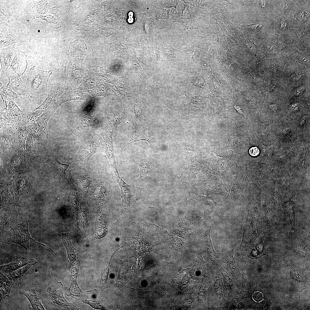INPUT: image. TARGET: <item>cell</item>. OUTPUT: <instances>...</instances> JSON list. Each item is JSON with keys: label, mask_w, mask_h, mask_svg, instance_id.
I'll return each mask as SVG.
<instances>
[{"label": "cell", "mask_w": 310, "mask_h": 310, "mask_svg": "<svg viewBox=\"0 0 310 310\" xmlns=\"http://www.w3.org/2000/svg\"><path fill=\"white\" fill-rule=\"evenodd\" d=\"M77 142L80 145V148L74 156V159L80 165H87L91 157L96 152L95 142L89 133L80 131L78 134Z\"/></svg>", "instance_id": "3957f363"}, {"label": "cell", "mask_w": 310, "mask_h": 310, "mask_svg": "<svg viewBox=\"0 0 310 310\" xmlns=\"http://www.w3.org/2000/svg\"><path fill=\"white\" fill-rule=\"evenodd\" d=\"M113 131H106L101 133L96 144V151L105 153L109 158L112 167L115 162L114 155L112 135Z\"/></svg>", "instance_id": "ba28073f"}, {"label": "cell", "mask_w": 310, "mask_h": 310, "mask_svg": "<svg viewBox=\"0 0 310 310\" xmlns=\"http://www.w3.org/2000/svg\"><path fill=\"white\" fill-rule=\"evenodd\" d=\"M115 122L112 125V131L115 132L117 131L118 125L122 122L124 117L123 110L121 108L115 109L113 111Z\"/></svg>", "instance_id": "44dd1931"}, {"label": "cell", "mask_w": 310, "mask_h": 310, "mask_svg": "<svg viewBox=\"0 0 310 310\" xmlns=\"http://www.w3.org/2000/svg\"><path fill=\"white\" fill-rule=\"evenodd\" d=\"M15 44L0 47V63L1 68L5 70L10 65L14 56Z\"/></svg>", "instance_id": "9a60e30c"}, {"label": "cell", "mask_w": 310, "mask_h": 310, "mask_svg": "<svg viewBox=\"0 0 310 310\" xmlns=\"http://www.w3.org/2000/svg\"><path fill=\"white\" fill-rule=\"evenodd\" d=\"M14 99H9L3 101L6 107L0 110V125L9 124L13 125L22 118L23 111L15 104Z\"/></svg>", "instance_id": "8992f818"}, {"label": "cell", "mask_w": 310, "mask_h": 310, "mask_svg": "<svg viewBox=\"0 0 310 310\" xmlns=\"http://www.w3.org/2000/svg\"><path fill=\"white\" fill-rule=\"evenodd\" d=\"M29 222V220L27 219L20 224L13 226L7 234L8 242L15 243L21 245L26 249L27 252L30 249L29 241L31 240L37 243L47 247L44 244L36 242L31 238L28 231Z\"/></svg>", "instance_id": "277c9868"}, {"label": "cell", "mask_w": 310, "mask_h": 310, "mask_svg": "<svg viewBox=\"0 0 310 310\" xmlns=\"http://www.w3.org/2000/svg\"><path fill=\"white\" fill-rule=\"evenodd\" d=\"M30 71L25 84L27 94L31 98L42 96L47 91V83L52 71L42 70L33 66Z\"/></svg>", "instance_id": "6da1fadb"}, {"label": "cell", "mask_w": 310, "mask_h": 310, "mask_svg": "<svg viewBox=\"0 0 310 310\" xmlns=\"http://www.w3.org/2000/svg\"><path fill=\"white\" fill-rule=\"evenodd\" d=\"M132 127L128 135L129 144L141 140L149 142L150 140L142 126L137 124L136 121H132Z\"/></svg>", "instance_id": "5bb4252c"}, {"label": "cell", "mask_w": 310, "mask_h": 310, "mask_svg": "<svg viewBox=\"0 0 310 310\" xmlns=\"http://www.w3.org/2000/svg\"><path fill=\"white\" fill-rule=\"evenodd\" d=\"M22 294H24L29 301L33 309L34 310H44L40 301V299L36 297V295L31 294L26 292H23Z\"/></svg>", "instance_id": "ffe728a7"}, {"label": "cell", "mask_w": 310, "mask_h": 310, "mask_svg": "<svg viewBox=\"0 0 310 310\" xmlns=\"http://www.w3.org/2000/svg\"><path fill=\"white\" fill-rule=\"evenodd\" d=\"M5 70L9 80L7 84L12 91L18 95L19 98L22 99L29 98L27 93L25 85L21 80L20 76L9 67Z\"/></svg>", "instance_id": "9c48e42d"}, {"label": "cell", "mask_w": 310, "mask_h": 310, "mask_svg": "<svg viewBox=\"0 0 310 310\" xmlns=\"http://www.w3.org/2000/svg\"><path fill=\"white\" fill-rule=\"evenodd\" d=\"M37 262L34 259L17 257L10 263L0 266V270L9 277L17 279L22 276L33 264Z\"/></svg>", "instance_id": "5b68a950"}, {"label": "cell", "mask_w": 310, "mask_h": 310, "mask_svg": "<svg viewBox=\"0 0 310 310\" xmlns=\"http://www.w3.org/2000/svg\"><path fill=\"white\" fill-rule=\"evenodd\" d=\"M252 297L253 299L256 302H260L263 299L262 294L259 291L254 292L253 294Z\"/></svg>", "instance_id": "d4e9b609"}, {"label": "cell", "mask_w": 310, "mask_h": 310, "mask_svg": "<svg viewBox=\"0 0 310 310\" xmlns=\"http://www.w3.org/2000/svg\"><path fill=\"white\" fill-rule=\"evenodd\" d=\"M0 296L1 301L9 296L10 289L17 279L9 277L5 273L0 272Z\"/></svg>", "instance_id": "2e32d148"}, {"label": "cell", "mask_w": 310, "mask_h": 310, "mask_svg": "<svg viewBox=\"0 0 310 310\" xmlns=\"http://www.w3.org/2000/svg\"><path fill=\"white\" fill-rule=\"evenodd\" d=\"M0 95L3 101L18 98V95L12 91L8 84L3 85L0 82Z\"/></svg>", "instance_id": "d6986e66"}, {"label": "cell", "mask_w": 310, "mask_h": 310, "mask_svg": "<svg viewBox=\"0 0 310 310\" xmlns=\"http://www.w3.org/2000/svg\"><path fill=\"white\" fill-rule=\"evenodd\" d=\"M18 42L15 32L6 24H0V47Z\"/></svg>", "instance_id": "4fadbf2b"}, {"label": "cell", "mask_w": 310, "mask_h": 310, "mask_svg": "<svg viewBox=\"0 0 310 310\" xmlns=\"http://www.w3.org/2000/svg\"><path fill=\"white\" fill-rule=\"evenodd\" d=\"M63 285L61 282H57L49 287L47 289V292L49 294V303L59 306L68 305L69 303L63 296Z\"/></svg>", "instance_id": "30bf717a"}, {"label": "cell", "mask_w": 310, "mask_h": 310, "mask_svg": "<svg viewBox=\"0 0 310 310\" xmlns=\"http://www.w3.org/2000/svg\"><path fill=\"white\" fill-rule=\"evenodd\" d=\"M27 154H34L44 149L46 147L41 140L33 134L29 132L25 142Z\"/></svg>", "instance_id": "7c38bea8"}, {"label": "cell", "mask_w": 310, "mask_h": 310, "mask_svg": "<svg viewBox=\"0 0 310 310\" xmlns=\"http://www.w3.org/2000/svg\"><path fill=\"white\" fill-rule=\"evenodd\" d=\"M249 153L251 156H255L259 154V150L257 147H252L249 149Z\"/></svg>", "instance_id": "484cf974"}, {"label": "cell", "mask_w": 310, "mask_h": 310, "mask_svg": "<svg viewBox=\"0 0 310 310\" xmlns=\"http://www.w3.org/2000/svg\"><path fill=\"white\" fill-rule=\"evenodd\" d=\"M191 221L187 218H184L181 219L178 228L179 231L183 233L185 235L188 234L189 228L191 225Z\"/></svg>", "instance_id": "603a6c76"}, {"label": "cell", "mask_w": 310, "mask_h": 310, "mask_svg": "<svg viewBox=\"0 0 310 310\" xmlns=\"http://www.w3.org/2000/svg\"><path fill=\"white\" fill-rule=\"evenodd\" d=\"M0 146L1 152L7 154L18 149L14 131L11 124L0 125Z\"/></svg>", "instance_id": "52a82bcc"}, {"label": "cell", "mask_w": 310, "mask_h": 310, "mask_svg": "<svg viewBox=\"0 0 310 310\" xmlns=\"http://www.w3.org/2000/svg\"><path fill=\"white\" fill-rule=\"evenodd\" d=\"M134 111L136 116L140 121H141L142 118L140 108L137 106H135Z\"/></svg>", "instance_id": "4316f807"}, {"label": "cell", "mask_w": 310, "mask_h": 310, "mask_svg": "<svg viewBox=\"0 0 310 310\" xmlns=\"http://www.w3.org/2000/svg\"><path fill=\"white\" fill-rule=\"evenodd\" d=\"M69 235V233H61L62 240L67 251L68 263L70 261L71 262L72 261H73L77 255V254H76V252L74 251L75 249L72 247L70 242Z\"/></svg>", "instance_id": "ac0fdd59"}, {"label": "cell", "mask_w": 310, "mask_h": 310, "mask_svg": "<svg viewBox=\"0 0 310 310\" xmlns=\"http://www.w3.org/2000/svg\"><path fill=\"white\" fill-rule=\"evenodd\" d=\"M26 57L23 52L15 50L13 59L9 67L20 76L24 74L26 69Z\"/></svg>", "instance_id": "8fae6325"}, {"label": "cell", "mask_w": 310, "mask_h": 310, "mask_svg": "<svg viewBox=\"0 0 310 310\" xmlns=\"http://www.w3.org/2000/svg\"><path fill=\"white\" fill-rule=\"evenodd\" d=\"M205 268L204 262L201 256H198L195 264L189 270L192 279L199 280L202 278L205 273Z\"/></svg>", "instance_id": "e0dca14e"}, {"label": "cell", "mask_w": 310, "mask_h": 310, "mask_svg": "<svg viewBox=\"0 0 310 310\" xmlns=\"http://www.w3.org/2000/svg\"><path fill=\"white\" fill-rule=\"evenodd\" d=\"M59 105L56 102H52L38 117L34 123L29 124V132L37 136L46 146L48 135L47 123Z\"/></svg>", "instance_id": "7a4b0ae2"}, {"label": "cell", "mask_w": 310, "mask_h": 310, "mask_svg": "<svg viewBox=\"0 0 310 310\" xmlns=\"http://www.w3.org/2000/svg\"><path fill=\"white\" fill-rule=\"evenodd\" d=\"M138 165L140 170V179L142 181L146 179L149 168L148 165L146 163L142 162L139 163Z\"/></svg>", "instance_id": "cb8c5ba5"}, {"label": "cell", "mask_w": 310, "mask_h": 310, "mask_svg": "<svg viewBox=\"0 0 310 310\" xmlns=\"http://www.w3.org/2000/svg\"><path fill=\"white\" fill-rule=\"evenodd\" d=\"M55 165L57 173L63 179H64L65 177V171L69 167V164L72 162L68 164H62L57 159L55 160Z\"/></svg>", "instance_id": "7402d4cb"}]
</instances>
